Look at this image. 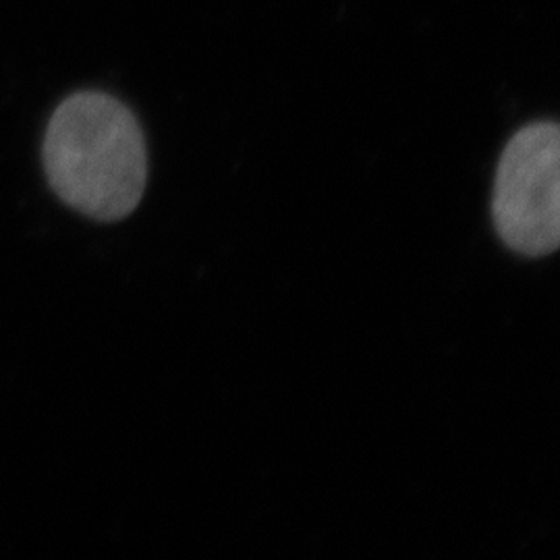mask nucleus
<instances>
[{
  "instance_id": "f257e3e1",
  "label": "nucleus",
  "mask_w": 560,
  "mask_h": 560,
  "mask_svg": "<svg viewBox=\"0 0 560 560\" xmlns=\"http://www.w3.org/2000/svg\"><path fill=\"white\" fill-rule=\"evenodd\" d=\"M42 156L55 194L81 214L117 222L140 206L148 183L145 138L119 98L88 90L60 102Z\"/></svg>"
},
{
  "instance_id": "f03ea898",
  "label": "nucleus",
  "mask_w": 560,
  "mask_h": 560,
  "mask_svg": "<svg viewBox=\"0 0 560 560\" xmlns=\"http://www.w3.org/2000/svg\"><path fill=\"white\" fill-rule=\"evenodd\" d=\"M492 219L502 243L527 258H544L560 243V127L525 125L502 152Z\"/></svg>"
}]
</instances>
